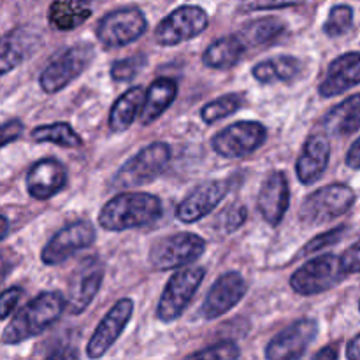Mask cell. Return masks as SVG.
<instances>
[{"mask_svg":"<svg viewBox=\"0 0 360 360\" xmlns=\"http://www.w3.org/2000/svg\"><path fill=\"white\" fill-rule=\"evenodd\" d=\"M63 311H65V295L62 292H42L13 316L0 340L4 345H20L32 340L58 322Z\"/></svg>","mask_w":360,"mask_h":360,"instance_id":"obj_1","label":"cell"},{"mask_svg":"<svg viewBox=\"0 0 360 360\" xmlns=\"http://www.w3.org/2000/svg\"><path fill=\"white\" fill-rule=\"evenodd\" d=\"M162 217V200L144 192H122L109 199L98 213V225L109 232H123L151 225Z\"/></svg>","mask_w":360,"mask_h":360,"instance_id":"obj_2","label":"cell"},{"mask_svg":"<svg viewBox=\"0 0 360 360\" xmlns=\"http://www.w3.org/2000/svg\"><path fill=\"white\" fill-rule=\"evenodd\" d=\"M171 146L162 141L148 144L146 148L125 162L112 176L111 186L116 190L136 188L155 181L171 162Z\"/></svg>","mask_w":360,"mask_h":360,"instance_id":"obj_3","label":"cell"},{"mask_svg":"<svg viewBox=\"0 0 360 360\" xmlns=\"http://www.w3.org/2000/svg\"><path fill=\"white\" fill-rule=\"evenodd\" d=\"M204 276H206V269L200 266L185 267L172 274L158 301L157 319L165 323L178 320L195 297Z\"/></svg>","mask_w":360,"mask_h":360,"instance_id":"obj_4","label":"cell"},{"mask_svg":"<svg viewBox=\"0 0 360 360\" xmlns=\"http://www.w3.org/2000/svg\"><path fill=\"white\" fill-rule=\"evenodd\" d=\"M94 56L95 49L88 42H79V44L67 48L65 51L55 56L39 76V84H41L42 91L49 95L58 94L88 69Z\"/></svg>","mask_w":360,"mask_h":360,"instance_id":"obj_5","label":"cell"},{"mask_svg":"<svg viewBox=\"0 0 360 360\" xmlns=\"http://www.w3.org/2000/svg\"><path fill=\"white\" fill-rule=\"evenodd\" d=\"M204 252H206V239L192 232H179L153 243L148 260L153 269L171 271L195 262Z\"/></svg>","mask_w":360,"mask_h":360,"instance_id":"obj_6","label":"cell"},{"mask_svg":"<svg viewBox=\"0 0 360 360\" xmlns=\"http://www.w3.org/2000/svg\"><path fill=\"white\" fill-rule=\"evenodd\" d=\"M355 192L347 185L334 183L309 193L299 210V218L308 225H320L343 217L355 204Z\"/></svg>","mask_w":360,"mask_h":360,"instance_id":"obj_7","label":"cell"},{"mask_svg":"<svg viewBox=\"0 0 360 360\" xmlns=\"http://www.w3.org/2000/svg\"><path fill=\"white\" fill-rule=\"evenodd\" d=\"M347 278L341 259L333 253L320 255L299 267L290 278V287L299 295H316L330 290Z\"/></svg>","mask_w":360,"mask_h":360,"instance_id":"obj_8","label":"cell"},{"mask_svg":"<svg viewBox=\"0 0 360 360\" xmlns=\"http://www.w3.org/2000/svg\"><path fill=\"white\" fill-rule=\"evenodd\" d=\"M148 30L146 16L137 7H125L105 14L97 25V39L104 48L115 49L129 46L143 37Z\"/></svg>","mask_w":360,"mask_h":360,"instance_id":"obj_9","label":"cell"},{"mask_svg":"<svg viewBox=\"0 0 360 360\" xmlns=\"http://www.w3.org/2000/svg\"><path fill=\"white\" fill-rule=\"evenodd\" d=\"M210 27V16L199 6H181L165 16L155 28L160 46H178L202 34Z\"/></svg>","mask_w":360,"mask_h":360,"instance_id":"obj_10","label":"cell"},{"mask_svg":"<svg viewBox=\"0 0 360 360\" xmlns=\"http://www.w3.org/2000/svg\"><path fill=\"white\" fill-rule=\"evenodd\" d=\"M267 130L259 122H238L221 129L211 139L214 153L224 158H243L266 143Z\"/></svg>","mask_w":360,"mask_h":360,"instance_id":"obj_11","label":"cell"},{"mask_svg":"<svg viewBox=\"0 0 360 360\" xmlns=\"http://www.w3.org/2000/svg\"><path fill=\"white\" fill-rule=\"evenodd\" d=\"M104 273V262L98 257H88L77 264L67 287L65 309L70 315H81L91 304L101 290Z\"/></svg>","mask_w":360,"mask_h":360,"instance_id":"obj_12","label":"cell"},{"mask_svg":"<svg viewBox=\"0 0 360 360\" xmlns=\"http://www.w3.org/2000/svg\"><path fill=\"white\" fill-rule=\"evenodd\" d=\"M95 229L88 220H76L67 227L60 229L42 248L41 260L46 266H58L76 255L81 250L88 248L95 241Z\"/></svg>","mask_w":360,"mask_h":360,"instance_id":"obj_13","label":"cell"},{"mask_svg":"<svg viewBox=\"0 0 360 360\" xmlns=\"http://www.w3.org/2000/svg\"><path fill=\"white\" fill-rule=\"evenodd\" d=\"M319 334V323L313 319H301L274 336L266 348V359L295 360L306 354Z\"/></svg>","mask_w":360,"mask_h":360,"instance_id":"obj_14","label":"cell"},{"mask_svg":"<svg viewBox=\"0 0 360 360\" xmlns=\"http://www.w3.org/2000/svg\"><path fill=\"white\" fill-rule=\"evenodd\" d=\"M246 292H248V283L241 274L225 273L207 292L204 304L200 306V316L206 320L220 319L243 301Z\"/></svg>","mask_w":360,"mask_h":360,"instance_id":"obj_15","label":"cell"},{"mask_svg":"<svg viewBox=\"0 0 360 360\" xmlns=\"http://www.w3.org/2000/svg\"><path fill=\"white\" fill-rule=\"evenodd\" d=\"M134 313L132 299H122L116 302L108 315L101 320L95 333L91 334L86 345V355L90 359H98L116 343L122 333L125 330L127 323L130 322Z\"/></svg>","mask_w":360,"mask_h":360,"instance_id":"obj_16","label":"cell"},{"mask_svg":"<svg viewBox=\"0 0 360 360\" xmlns=\"http://www.w3.org/2000/svg\"><path fill=\"white\" fill-rule=\"evenodd\" d=\"M229 192V181L213 179L195 186L176 207V218L183 224H195L211 213Z\"/></svg>","mask_w":360,"mask_h":360,"instance_id":"obj_17","label":"cell"},{"mask_svg":"<svg viewBox=\"0 0 360 360\" xmlns=\"http://www.w3.org/2000/svg\"><path fill=\"white\" fill-rule=\"evenodd\" d=\"M260 217L271 227H278L290 206V188H288L287 176L281 171H273L267 174L260 186L259 197H257Z\"/></svg>","mask_w":360,"mask_h":360,"instance_id":"obj_18","label":"cell"},{"mask_svg":"<svg viewBox=\"0 0 360 360\" xmlns=\"http://www.w3.org/2000/svg\"><path fill=\"white\" fill-rule=\"evenodd\" d=\"M67 185V169L56 158H41L27 174V190L34 199H51Z\"/></svg>","mask_w":360,"mask_h":360,"instance_id":"obj_19","label":"cell"},{"mask_svg":"<svg viewBox=\"0 0 360 360\" xmlns=\"http://www.w3.org/2000/svg\"><path fill=\"white\" fill-rule=\"evenodd\" d=\"M41 41V35L28 27H16L0 37V76L25 62Z\"/></svg>","mask_w":360,"mask_h":360,"instance_id":"obj_20","label":"cell"},{"mask_svg":"<svg viewBox=\"0 0 360 360\" xmlns=\"http://www.w3.org/2000/svg\"><path fill=\"white\" fill-rule=\"evenodd\" d=\"M360 83V53L352 51L338 56L329 65L326 79L320 83L319 91L322 97L329 98L345 94Z\"/></svg>","mask_w":360,"mask_h":360,"instance_id":"obj_21","label":"cell"},{"mask_svg":"<svg viewBox=\"0 0 360 360\" xmlns=\"http://www.w3.org/2000/svg\"><path fill=\"white\" fill-rule=\"evenodd\" d=\"M330 158V144L329 139L322 134H313L306 139L302 146L301 157L297 158L295 172L302 185H311L319 181L326 172Z\"/></svg>","mask_w":360,"mask_h":360,"instance_id":"obj_22","label":"cell"},{"mask_svg":"<svg viewBox=\"0 0 360 360\" xmlns=\"http://www.w3.org/2000/svg\"><path fill=\"white\" fill-rule=\"evenodd\" d=\"M178 95V83L169 77H158L157 81L150 84L146 95H144V104L141 109V122L143 125H150L155 120L160 118Z\"/></svg>","mask_w":360,"mask_h":360,"instance_id":"obj_23","label":"cell"},{"mask_svg":"<svg viewBox=\"0 0 360 360\" xmlns=\"http://www.w3.org/2000/svg\"><path fill=\"white\" fill-rule=\"evenodd\" d=\"M91 16V7L86 0H53L48 11V21L60 32H69L81 27Z\"/></svg>","mask_w":360,"mask_h":360,"instance_id":"obj_24","label":"cell"},{"mask_svg":"<svg viewBox=\"0 0 360 360\" xmlns=\"http://www.w3.org/2000/svg\"><path fill=\"white\" fill-rule=\"evenodd\" d=\"M301 62L295 56L280 55L262 60L252 69V76L262 84L287 83L301 74Z\"/></svg>","mask_w":360,"mask_h":360,"instance_id":"obj_25","label":"cell"},{"mask_svg":"<svg viewBox=\"0 0 360 360\" xmlns=\"http://www.w3.org/2000/svg\"><path fill=\"white\" fill-rule=\"evenodd\" d=\"M245 48V42L239 39V35H225L207 46L202 53V63L210 69H231L243 58Z\"/></svg>","mask_w":360,"mask_h":360,"instance_id":"obj_26","label":"cell"},{"mask_svg":"<svg viewBox=\"0 0 360 360\" xmlns=\"http://www.w3.org/2000/svg\"><path fill=\"white\" fill-rule=\"evenodd\" d=\"M323 127L333 136H350L360 129V94L345 98L330 109L323 120Z\"/></svg>","mask_w":360,"mask_h":360,"instance_id":"obj_27","label":"cell"},{"mask_svg":"<svg viewBox=\"0 0 360 360\" xmlns=\"http://www.w3.org/2000/svg\"><path fill=\"white\" fill-rule=\"evenodd\" d=\"M144 88L134 86L127 90L118 101L112 104L111 112H109V129L115 134L125 132L136 122V116L139 115L144 104Z\"/></svg>","mask_w":360,"mask_h":360,"instance_id":"obj_28","label":"cell"},{"mask_svg":"<svg viewBox=\"0 0 360 360\" xmlns=\"http://www.w3.org/2000/svg\"><path fill=\"white\" fill-rule=\"evenodd\" d=\"M285 32V23L278 18H260V20L248 21L239 32V39L245 46H262L274 41L278 35Z\"/></svg>","mask_w":360,"mask_h":360,"instance_id":"obj_29","label":"cell"},{"mask_svg":"<svg viewBox=\"0 0 360 360\" xmlns=\"http://www.w3.org/2000/svg\"><path fill=\"white\" fill-rule=\"evenodd\" d=\"M32 139L35 143H53L62 148H76L83 146V139L74 132L72 127L65 122L51 123V125L35 127L32 130Z\"/></svg>","mask_w":360,"mask_h":360,"instance_id":"obj_30","label":"cell"},{"mask_svg":"<svg viewBox=\"0 0 360 360\" xmlns=\"http://www.w3.org/2000/svg\"><path fill=\"white\" fill-rule=\"evenodd\" d=\"M245 104V97L241 94H227L220 98H214L206 104L200 111V116L206 123H217L218 120L229 118L231 115L238 112Z\"/></svg>","mask_w":360,"mask_h":360,"instance_id":"obj_31","label":"cell"},{"mask_svg":"<svg viewBox=\"0 0 360 360\" xmlns=\"http://www.w3.org/2000/svg\"><path fill=\"white\" fill-rule=\"evenodd\" d=\"M352 21H354V9L350 6H345V4L334 6L327 16L326 25H323V32L329 37H340L350 30Z\"/></svg>","mask_w":360,"mask_h":360,"instance_id":"obj_32","label":"cell"},{"mask_svg":"<svg viewBox=\"0 0 360 360\" xmlns=\"http://www.w3.org/2000/svg\"><path fill=\"white\" fill-rule=\"evenodd\" d=\"M144 65H146V56L144 55H134L129 58L116 60L111 67V77L118 83L132 81L143 70Z\"/></svg>","mask_w":360,"mask_h":360,"instance_id":"obj_33","label":"cell"},{"mask_svg":"<svg viewBox=\"0 0 360 360\" xmlns=\"http://www.w3.org/2000/svg\"><path fill=\"white\" fill-rule=\"evenodd\" d=\"M246 218H248V210L243 204H231L225 211H221L220 217L217 218V227L224 234H232L238 229L245 225Z\"/></svg>","mask_w":360,"mask_h":360,"instance_id":"obj_34","label":"cell"},{"mask_svg":"<svg viewBox=\"0 0 360 360\" xmlns=\"http://www.w3.org/2000/svg\"><path fill=\"white\" fill-rule=\"evenodd\" d=\"M190 359H206V360H234L241 357L238 345L232 341H221V343L213 345V347L202 348L199 352H193L188 355Z\"/></svg>","mask_w":360,"mask_h":360,"instance_id":"obj_35","label":"cell"},{"mask_svg":"<svg viewBox=\"0 0 360 360\" xmlns=\"http://www.w3.org/2000/svg\"><path fill=\"white\" fill-rule=\"evenodd\" d=\"M345 231H347V227H338V229H333V231L323 232V234L316 236V238H313L308 245H304V248L301 250L299 257L311 255V253H316V252H320V250L329 248V246L336 245V243H340L341 239H343Z\"/></svg>","mask_w":360,"mask_h":360,"instance_id":"obj_36","label":"cell"},{"mask_svg":"<svg viewBox=\"0 0 360 360\" xmlns=\"http://www.w3.org/2000/svg\"><path fill=\"white\" fill-rule=\"evenodd\" d=\"M304 0H241L239 11L241 13H255V11L283 9V7L301 6Z\"/></svg>","mask_w":360,"mask_h":360,"instance_id":"obj_37","label":"cell"},{"mask_svg":"<svg viewBox=\"0 0 360 360\" xmlns=\"http://www.w3.org/2000/svg\"><path fill=\"white\" fill-rule=\"evenodd\" d=\"M23 297V290L20 287H11L0 294V320L7 319L16 309Z\"/></svg>","mask_w":360,"mask_h":360,"instance_id":"obj_38","label":"cell"},{"mask_svg":"<svg viewBox=\"0 0 360 360\" xmlns=\"http://www.w3.org/2000/svg\"><path fill=\"white\" fill-rule=\"evenodd\" d=\"M23 123L20 120H9L4 125H0V150L7 144L14 143L16 139H20V136L23 134Z\"/></svg>","mask_w":360,"mask_h":360,"instance_id":"obj_39","label":"cell"},{"mask_svg":"<svg viewBox=\"0 0 360 360\" xmlns=\"http://www.w3.org/2000/svg\"><path fill=\"white\" fill-rule=\"evenodd\" d=\"M340 259H341V267H343V271L347 273V276L348 274L360 273V239L357 243H354V245H352L350 248L343 253V257H340Z\"/></svg>","mask_w":360,"mask_h":360,"instance_id":"obj_40","label":"cell"},{"mask_svg":"<svg viewBox=\"0 0 360 360\" xmlns=\"http://www.w3.org/2000/svg\"><path fill=\"white\" fill-rule=\"evenodd\" d=\"M347 165L352 169H360V137L352 144L347 153Z\"/></svg>","mask_w":360,"mask_h":360,"instance_id":"obj_41","label":"cell"},{"mask_svg":"<svg viewBox=\"0 0 360 360\" xmlns=\"http://www.w3.org/2000/svg\"><path fill=\"white\" fill-rule=\"evenodd\" d=\"M347 357L352 360H360V334L350 341L347 348Z\"/></svg>","mask_w":360,"mask_h":360,"instance_id":"obj_42","label":"cell"},{"mask_svg":"<svg viewBox=\"0 0 360 360\" xmlns=\"http://www.w3.org/2000/svg\"><path fill=\"white\" fill-rule=\"evenodd\" d=\"M315 359H326V360H334L338 359V350L334 347H326L323 350L316 352L315 355H313Z\"/></svg>","mask_w":360,"mask_h":360,"instance_id":"obj_43","label":"cell"},{"mask_svg":"<svg viewBox=\"0 0 360 360\" xmlns=\"http://www.w3.org/2000/svg\"><path fill=\"white\" fill-rule=\"evenodd\" d=\"M9 271H11V260L7 259L2 252H0V283L6 280V276L9 274Z\"/></svg>","mask_w":360,"mask_h":360,"instance_id":"obj_44","label":"cell"},{"mask_svg":"<svg viewBox=\"0 0 360 360\" xmlns=\"http://www.w3.org/2000/svg\"><path fill=\"white\" fill-rule=\"evenodd\" d=\"M7 232H9V220L4 214H0V241L6 238Z\"/></svg>","mask_w":360,"mask_h":360,"instance_id":"obj_45","label":"cell"}]
</instances>
